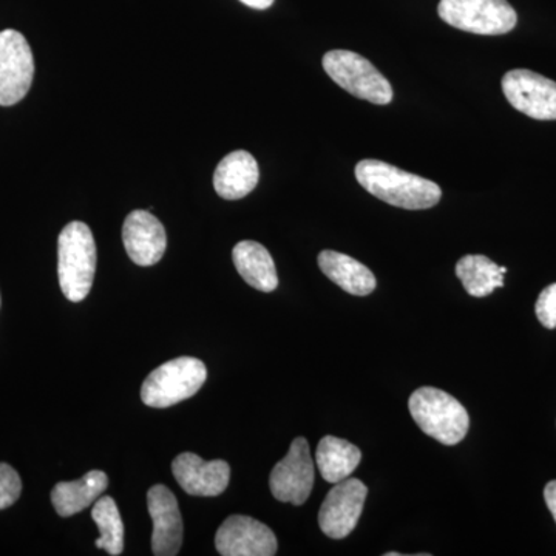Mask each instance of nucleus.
Returning <instances> with one entry per match:
<instances>
[{
    "instance_id": "nucleus-7",
    "label": "nucleus",
    "mask_w": 556,
    "mask_h": 556,
    "mask_svg": "<svg viewBox=\"0 0 556 556\" xmlns=\"http://www.w3.org/2000/svg\"><path fill=\"white\" fill-rule=\"evenodd\" d=\"M35 60L27 39L16 30L0 31V105L10 108L27 97Z\"/></svg>"
},
{
    "instance_id": "nucleus-18",
    "label": "nucleus",
    "mask_w": 556,
    "mask_h": 556,
    "mask_svg": "<svg viewBox=\"0 0 556 556\" xmlns=\"http://www.w3.org/2000/svg\"><path fill=\"white\" fill-rule=\"evenodd\" d=\"M233 265L249 287L262 292L276 291L278 276L276 263L268 249L257 241H240L232 251Z\"/></svg>"
},
{
    "instance_id": "nucleus-24",
    "label": "nucleus",
    "mask_w": 556,
    "mask_h": 556,
    "mask_svg": "<svg viewBox=\"0 0 556 556\" xmlns=\"http://www.w3.org/2000/svg\"><path fill=\"white\" fill-rule=\"evenodd\" d=\"M544 500H546L548 510H551L556 522V481L548 482L546 489H544Z\"/></svg>"
},
{
    "instance_id": "nucleus-6",
    "label": "nucleus",
    "mask_w": 556,
    "mask_h": 556,
    "mask_svg": "<svg viewBox=\"0 0 556 556\" xmlns=\"http://www.w3.org/2000/svg\"><path fill=\"white\" fill-rule=\"evenodd\" d=\"M438 13L457 30L482 36L506 35L518 22L507 0H441Z\"/></svg>"
},
{
    "instance_id": "nucleus-5",
    "label": "nucleus",
    "mask_w": 556,
    "mask_h": 556,
    "mask_svg": "<svg viewBox=\"0 0 556 556\" xmlns=\"http://www.w3.org/2000/svg\"><path fill=\"white\" fill-rule=\"evenodd\" d=\"M329 78L348 93L372 104L387 105L393 100V87L375 65L361 54L331 50L324 56Z\"/></svg>"
},
{
    "instance_id": "nucleus-13",
    "label": "nucleus",
    "mask_w": 556,
    "mask_h": 556,
    "mask_svg": "<svg viewBox=\"0 0 556 556\" xmlns=\"http://www.w3.org/2000/svg\"><path fill=\"white\" fill-rule=\"evenodd\" d=\"M172 471L181 489L192 496H219L229 485L230 467L226 460H203L193 453H181L172 463Z\"/></svg>"
},
{
    "instance_id": "nucleus-2",
    "label": "nucleus",
    "mask_w": 556,
    "mask_h": 556,
    "mask_svg": "<svg viewBox=\"0 0 556 556\" xmlns=\"http://www.w3.org/2000/svg\"><path fill=\"white\" fill-rule=\"evenodd\" d=\"M97 273V244L89 226L72 222L58 240V276L61 291L70 302H83L90 294Z\"/></svg>"
},
{
    "instance_id": "nucleus-21",
    "label": "nucleus",
    "mask_w": 556,
    "mask_h": 556,
    "mask_svg": "<svg viewBox=\"0 0 556 556\" xmlns=\"http://www.w3.org/2000/svg\"><path fill=\"white\" fill-rule=\"evenodd\" d=\"M91 518L97 522L101 536L94 546L104 548L109 555H121L124 551V525L121 519L118 506L113 497H98L91 510Z\"/></svg>"
},
{
    "instance_id": "nucleus-4",
    "label": "nucleus",
    "mask_w": 556,
    "mask_h": 556,
    "mask_svg": "<svg viewBox=\"0 0 556 556\" xmlns=\"http://www.w3.org/2000/svg\"><path fill=\"white\" fill-rule=\"evenodd\" d=\"M207 379L206 365L197 357H177L153 369L141 387L148 407L167 408L195 396Z\"/></svg>"
},
{
    "instance_id": "nucleus-14",
    "label": "nucleus",
    "mask_w": 556,
    "mask_h": 556,
    "mask_svg": "<svg viewBox=\"0 0 556 556\" xmlns=\"http://www.w3.org/2000/svg\"><path fill=\"white\" fill-rule=\"evenodd\" d=\"M123 241L135 265L153 266L166 252V229L150 212L134 211L124 222Z\"/></svg>"
},
{
    "instance_id": "nucleus-23",
    "label": "nucleus",
    "mask_w": 556,
    "mask_h": 556,
    "mask_svg": "<svg viewBox=\"0 0 556 556\" xmlns=\"http://www.w3.org/2000/svg\"><path fill=\"white\" fill-rule=\"evenodd\" d=\"M535 313L544 328H556V283L543 289L536 300Z\"/></svg>"
},
{
    "instance_id": "nucleus-9",
    "label": "nucleus",
    "mask_w": 556,
    "mask_h": 556,
    "mask_svg": "<svg viewBox=\"0 0 556 556\" xmlns=\"http://www.w3.org/2000/svg\"><path fill=\"white\" fill-rule=\"evenodd\" d=\"M368 489L356 478H346L334 484L318 511V526L325 535L342 540L356 529Z\"/></svg>"
},
{
    "instance_id": "nucleus-20",
    "label": "nucleus",
    "mask_w": 556,
    "mask_h": 556,
    "mask_svg": "<svg viewBox=\"0 0 556 556\" xmlns=\"http://www.w3.org/2000/svg\"><path fill=\"white\" fill-rule=\"evenodd\" d=\"M507 268L497 266L485 255H466L456 265V276L463 281L468 294L479 299L503 288Z\"/></svg>"
},
{
    "instance_id": "nucleus-12",
    "label": "nucleus",
    "mask_w": 556,
    "mask_h": 556,
    "mask_svg": "<svg viewBox=\"0 0 556 556\" xmlns=\"http://www.w3.org/2000/svg\"><path fill=\"white\" fill-rule=\"evenodd\" d=\"M148 507L153 522V555H177L181 548L185 530L177 497L166 485H153L148 493Z\"/></svg>"
},
{
    "instance_id": "nucleus-1",
    "label": "nucleus",
    "mask_w": 556,
    "mask_h": 556,
    "mask_svg": "<svg viewBox=\"0 0 556 556\" xmlns=\"http://www.w3.org/2000/svg\"><path fill=\"white\" fill-rule=\"evenodd\" d=\"M358 185L391 206L422 211L437 206L442 190L437 182L397 169L378 160H364L356 166Z\"/></svg>"
},
{
    "instance_id": "nucleus-8",
    "label": "nucleus",
    "mask_w": 556,
    "mask_h": 556,
    "mask_svg": "<svg viewBox=\"0 0 556 556\" xmlns=\"http://www.w3.org/2000/svg\"><path fill=\"white\" fill-rule=\"evenodd\" d=\"M314 485V460L308 441L295 438L288 455L274 467L269 477L270 492L281 503L302 506L308 501Z\"/></svg>"
},
{
    "instance_id": "nucleus-15",
    "label": "nucleus",
    "mask_w": 556,
    "mask_h": 556,
    "mask_svg": "<svg viewBox=\"0 0 556 556\" xmlns=\"http://www.w3.org/2000/svg\"><path fill=\"white\" fill-rule=\"evenodd\" d=\"M257 161L247 150H236L225 156L214 174V188L222 199L240 200L258 185Z\"/></svg>"
},
{
    "instance_id": "nucleus-16",
    "label": "nucleus",
    "mask_w": 556,
    "mask_h": 556,
    "mask_svg": "<svg viewBox=\"0 0 556 556\" xmlns=\"http://www.w3.org/2000/svg\"><path fill=\"white\" fill-rule=\"evenodd\" d=\"M108 486V475L101 470H91L78 481L60 482L54 485L51 503L60 517H73L97 503Z\"/></svg>"
},
{
    "instance_id": "nucleus-22",
    "label": "nucleus",
    "mask_w": 556,
    "mask_h": 556,
    "mask_svg": "<svg viewBox=\"0 0 556 556\" xmlns=\"http://www.w3.org/2000/svg\"><path fill=\"white\" fill-rule=\"evenodd\" d=\"M21 493L22 481L17 471L9 464L0 463V510L13 506Z\"/></svg>"
},
{
    "instance_id": "nucleus-11",
    "label": "nucleus",
    "mask_w": 556,
    "mask_h": 556,
    "mask_svg": "<svg viewBox=\"0 0 556 556\" xmlns=\"http://www.w3.org/2000/svg\"><path fill=\"white\" fill-rule=\"evenodd\" d=\"M215 547L223 556H274L277 538L257 519L232 515L219 526Z\"/></svg>"
},
{
    "instance_id": "nucleus-25",
    "label": "nucleus",
    "mask_w": 556,
    "mask_h": 556,
    "mask_svg": "<svg viewBox=\"0 0 556 556\" xmlns=\"http://www.w3.org/2000/svg\"><path fill=\"white\" fill-rule=\"evenodd\" d=\"M244 5L251 7V9L255 10H266L273 5L274 0H240Z\"/></svg>"
},
{
    "instance_id": "nucleus-3",
    "label": "nucleus",
    "mask_w": 556,
    "mask_h": 556,
    "mask_svg": "<svg viewBox=\"0 0 556 556\" xmlns=\"http://www.w3.org/2000/svg\"><path fill=\"white\" fill-rule=\"evenodd\" d=\"M409 413L420 430L444 445L467 437L470 416L457 399L433 387H422L408 401Z\"/></svg>"
},
{
    "instance_id": "nucleus-19",
    "label": "nucleus",
    "mask_w": 556,
    "mask_h": 556,
    "mask_svg": "<svg viewBox=\"0 0 556 556\" xmlns=\"http://www.w3.org/2000/svg\"><path fill=\"white\" fill-rule=\"evenodd\" d=\"M361 459V450L345 439L325 437L318 442L316 464L321 477L331 484L350 478Z\"/></svg>"
},
{
    "instance_id": "nucleus-17",
    "label": "nucleus",
    "mask_w": 556,
    "mask_h": 556,
    "mask_svg": "<svg viewBox=\"0 0 556 556\" xmlns=\"http://www.w3.org/2000/svg\"><path fill=\"white\" fill-rule=\"evenodd\" d=\"M318 268L338 287L353 295H368L376 289V277L361 262L336 251L318 254Z\"/></svg>"
},
{
    "instance_id": "nucleus-10",
    "label": "nucleus",
    "mask_w": 556,
    "mask_h": 556,
    "mask_svg": "<svg viewBox=\"0 0 556 556\" xmlns=\"http://www.w3.org/2000/svg\"><path fill=\"white\" fill-rule=\"evenodd\" d=\"M507 101L533 119H556V83L530 70H511L503 78Z\"/></svg>"
}]
</instances>
